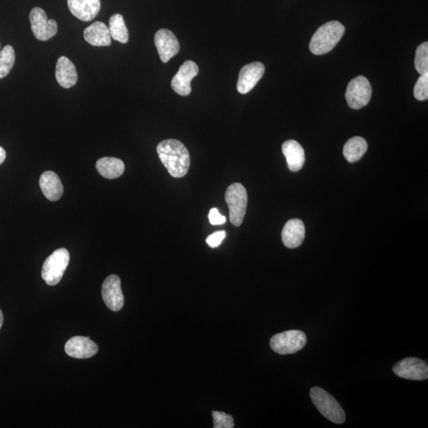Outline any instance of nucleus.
<instances>
[{
	"mask_svg": "<svg viewBox=\"0 0 428 428\" xmlns=\"http://www.w3.org/2000/svg\"><path fill=\"white\" fill-rule=\"evenodd\" d=\"M158 156L169 174L182 178L187 174L191 165L189 151L182 142L167 139L159 143L156 147Z\"/></svg>",
	"mask_w": 428,
	"mask_h": 428,
	"instance_id": "1",
	"label": "nucleus"
},
{
	"mask_svg": "<svg viewBox=\"0 0 428 428\" xmlns=\"http://www.w3.org/2000/svg\"><path fill=\"white\" fill-rule=\"evenodd\" d=\"M345 28L338 21L321 25L310 40L309 49L314 55H323L332 51L343 38Z\"/></svg>",
	"mask_w": 428,
	"mask_h": 428,
	"instance_id": "2",
	"label": "nucleus"
},
{
	"mask_svg": "<svg viewBox=\"0 0 428 428\" xmlns=\"http://www.w3.org/2000/svg\"><path fill=\"white\" fill-rule=\"evenodd\" d=\"M310 397L320 414L328 420L338 425L345 422L346 415L342 407L328 392L320 387H313L310 390Z\"/></svg>",
	"mask_w": 428,
	"mask_h": 428,
	"instance_id": "3",
	"label": "nucleus"
},
{
	"mask_svg": "<svg viewBox=\"0 0 428 428\" xmlns=\"http://www.w3.org/2000/svg\"><path fill=\"white\" fill-rule=\"evenodd\" d=\"M226 201L229 208V218L234 226L242 225L247 211L248 193L241 183L235 182L227 188Z\"/></svg>",
	"mask_w": 428,
	"mask_h": 428,
	"instance_id": "4",
	"label": "nucleus"
},
{
	"mask_svg": "<svg viewBox=\"0 0 428 428\" xmlns=\"http://www.w3.org/2000/svg\"><path fill=\"white\" fill-rule=\"evenodd\" d=\"M70 254L67 249L56 250L45 259L42 270V277L49 285H58L69 266Z\"/></svg>",
	"mask_w": 428,
	"mask_h": 428,
	"instance_id": "5",
	"label": "nucleus"
},
{
	"mask_svg": "<svg viewBox=\"0 0 428 428\" xmlns=\"http://www.w3.org/2000/svg\"><path fill=\"white\" fill-rule=\"evenodd\" d=\"M307 335L302 331L289 330L272 336L270 345L279 355H290L298 353L307 345Z\"/></svg>",
	"mask_w": 428,
	"mask_h": 428,
	"instance_id": "6",
	"label": "nucleus"
},
{
	"mask_svg": "<svg viewBox=\"0 0 428 428\" xmlns=\"http://www.w3.org/2000/svg\"><path fill=\"white\" fill-rule=\"evenodd\" d=\"M371 95V85L364 75H359L350 81L345 95L348 106L354 110H359L368 105Z\"/></svg>",
	"mask_w": 428,
	"mask_h": 428,
	"instance_id": "7",
	"label": "nucleus"
},
{
	"mask_svg": "<svg viewBox=\"0 0 428 428\" xmlns=\"http://www.w3.org/2000/svg\"><path fill=\"white\" fill-rule=\"evenodd\" d=\"M29 21L34 37L42 42L54 38L58 33L57 22L54 19H48L47 13L42 8L32 9L29 14Z\"/></svg>",
	"mask_w": 428,
	"mask_h": 428,
	"instance_id": "8",
	"label": "nucleus"
},
{
	"mask_svg": "<svg viewBox=\"0 0 428 428\" xmlns=\"http://www.w3.org/2000/svg\"><path fill=\"white\" fill-rule=\"evenodd\" d=\"M392 371L400 378L422 381L428 378V366L425 361L417 358H406L397 361Z\"/></svg>",
	"mask_w": 428,
	"mask_h": 428,
	"instance_id": "9",
	"label": "nucleus"
},
{
	"mask_svg": "<svg viewBox=\"0 0 428 428\" xmlns=\"http://www.w3.org/2000/svg\"><path fill=\"white\" fill-rule=\"evenodd\" d=\"M102 296L106 307L114 312L120 311L124 305V296L121 288V279L118 275L107 277L102 287Z\"/></svg>",
	"mask_w": 428,
	"mask_h": 428,
	"instance_id": "10",
	"label": "nucleus"
},
{
	"mask_svg": "<svg viewBox=\"0 0 428 428\" xmlns=\"http://www.w3.org/2000/svg\"><path fill=\"white\" fill-rule=\"evenodd\" d=\"M154 43L163 63H167L180 52V43L174 33L169 29L158 30L155 34Z\"/></svg>",
	"mask_w": 428,
	"mask_h": 428,
	"instance_id": "11",
	"label": "nucleus"
},
{
	"mask_svg": "<svg viewBox=\"0 0 428 428\" xmlns=\"http://www.w3.org/2000/svg\"><path fill=\"white\" fill-rule=\"evenodd\" d=\"M198 71L200 69L193 61H185L172 78L171 84L172 89L181 96L189 95L191 93V81L198 75Z\"/></svg>",
	"mask_w": 428,
	"mask_h": 428,
	"instance_id": "12",
	"label": "nucleus"
},
{
	"mask_svg": "<svg viewBox=\"0 0 428 428\" xmlns=\"http://www.w3.org/2000/svg\"><path fill=\"white\" fill-rule=\"evenodd\" d=\"M265 73V66L261 62L248 64L239 73L237 91L242 95L250 93L261 80Z\"/></svg>",
	"mask_w": 428,
	"mask_h": 428,
	"instance_id": "13",
	"label": "nucleus"
},
{
	"mask_svg": "<svg viewBox=\"0 0 428 428\" xmlns=\"http://www.w3.org/2000/svg\"><path fill=\"white\" fill-rule=\"evenodd\" d=\"M66 354L75 359H89L99 351V346L89 337L74 336L65 344Z\"/></svg>",
	"mask_w": 428,
	"mask_h": 428,
	"instance_id": "14",
	"label": "nucleus"
},
{
	"mask_svg": "<svg viewBox=\"0 0 428 428\" xmlns=\"http://www.w3.org/2000/svg\"><path fill=\"white\" fill-rule=\"evenodd\" d=\"M68 6L75 17L84 22H90L100 12V0H68Z\"/></svg>",
	"mask_w": 428,
	"mask_h": 428,
	"instance_id": "15",
	"label": "nucleus"
},
{
	"mask_svg": "<svg viewBox=\"0 0 428 428\" xmlns=\"http://www.w3.org/2000/svg\"><path fill=\"white\" fill-rule=\"evenodd\" d=\"M305 237L304 223L300 219H292L285 223L282 232L284 246L288 248H296L302 246Z\"/></svg>",
	"mask_w": 428,
	"mask_h": 428,
	"instance_id": "16",
	"label": "nucleus"
},
{
	"mask_svg": "<svg viewBox=\"0 0 428 428\" xmlns=\"http://www.w3.org/2000/svg\"><path fill=\"white\" fill-rule=\"evenodd\" d=\"M39 185L45 197L51 202L59 200L63 195L62 183L59 176L52 171H45L40 176Z\"/></svg>",
	"mask_w": 428,
	"mask_h": 428,
	"instance_id": "17",
	"label": "nucleus"
},
{
	"mask_svg": "<svg viewBox=\"0 0 428 428\" xmlns=\"http://www.w3.org/2000/svg\"><path fill=\"white\" fill-rule=\"evenodd\" d=\"M56 79L62 88H73L78 80V71L71 61L66 57H60L56 65Z\"/></svg>",
	"mask_w": 428,
	"mask_h": 428,
	"instance_id": "18",
	"label": "nucleus"
},
{
	"mask_svg": "<svg viewBox=\"0 0 428 428\" xmlns=\"http://www.w3.org/2000/svg\"><path fill=\"white\" fill-rule=\"evenodd\" d=\"M282 150L290 171H298L302 169L305 161V155L302 146L298 141L289 140L284 142Z\"/></svg>",
	"mask_w": 428,
	"mask_h": 428,
	"instance_id": "19",
	"label": "nucleus"
},
{
	"mask_svg": "<svg viewBox=\"0 0 428 428\" xmlns=\"http://www.w3.org/2000/svg\"><path fill=\"white\" fill-rule=\"evenodd\" d=\"M84 37L93 47H110L112 43L109 28L102 22H95L86 27Z\"/></svg>",
	"mask_w": 428,
	"mask_h": 428,
	"instance_id": "20",
	"label": "nucleus"
},
{
	"mask_svg": "<svg viewBox=\"0 0 428 428\" xmlns=\"http://www.w3.org/2000/svg\"><path fill=\"white\" fill-rule=\"evenodd\" d=\"M96 169L102 176L108 180H114L123 174L125 165L118 158L104 157L97 161Z\"/></svg>",
	"mask_w": 428,
	"mask_h": 428,
	"instance_id": "21",
	"label": "nucleus"
},
{
	"mask_svg": "<svg viewBox=\"0 0 428 428\" xmlns=\"http://www.w3.org/2000/svg\"><path fill=\"white\" fill-rule=\"evenodd\" d=\"M368 142L361 136H354L346 141L344 147V156L349 163L359 161L368 151Z\"/></svg>",
	"mask_w": 428,
	"mask_h": 428,
	"instance_id": "22",
	"label": "nucleus"
},
{
	"mask_svg": "<svg viewBox=\"0 0 428 428\" xmlns=\"http://www.w3.org/2000/svg\"><path fill=\"white\" fill-rule=\"evenodd\" d=\"M109 32L110 37L122 44L129 42V32L126 27L123 16L120 14L112 15L109 20Z\"/></svg>",
	"mask_w": 428,
	"mask_h": 428,
	"instance_id": "23",
	"label": "nucleus"
},
{
	"mask_svg": "<svg viewBox=\"0 0 428 428\" xmlns=\"http://www.w3.org/2000/svg\"><path fill=\"white\" fill-rule=\"evenodd\" d=\"M14 49L12 45H6L0 51V80L6 78L14 67Z\"/></svg>",
	"mask_w": 428,
	"mask_h": 428,
	"instance_id": "24",
	"label": "nucleus"
},
{
	"mask_svg": "<svg viewBox=\"0 0 428 428\" xmlns=\"http://www.w3.org/2000/svg\"><path fill=\"white\" fill-rule=\"evenodd\" d=\"M415 67L420 75L428 73V43H424L416 51Z\"/></svg>",
	"mask_w": 428,
	"mask_h": 428,
	"instance_id": "25",
	"label": "nucleus"
},
{
	"mask_svg": "<svg viewBox=\"0 0 428 428\" xmlns=\"http://www.w3.org/2000/svg\"><path fill=\"white\" fill-rule=\"evenodd\" d=\"M214 428H233L234 420L231 415L226 412L213 411L212 412Z\"/></svg>",
	"mask_w": 428,
	"mask_h": 428,
	"instance_id": "26",
	"label": "nucleus"
},
{
	"mask_svg": "<svg viewBox=\"0 0 428 428\" xmlns=\"http://www.w3.org/2000/svg\"><path fill=\"white\" fill-rule=\"evenodd\" d=\"M414 96L419 101L428 99V73L421 75L418 79L414 88Z\"/></svg>",
	"mask_w": 428,
	"mask_h": 428,
	"instance_id": "27",
	"label": "nucleus"
},
{
	"mask_svg": "<svg viewBox=\"0 0 428 428\" xmlns=\"http://www.w3.org/2000/svg\"><path fill=\"white\" fill-rule=\"evenodd\" d=\"M226 237V231L215 232L206 238V243L211 248H215L221 246Z\"/></svg>",
	"mask_w": 428,
	"mask_h": 428,
	"instance_id": "28",
	"label": "nucleus"
},
{
	"mask_svg": "<svg viewBox=\"0 0 428 428\" xmlns=\"http://www.w3.org/2000/svg\"><path fill=\"white\" fill-rule=\"evenodd\" d=\"M209 220H210L211 225L219 226L226 223V217L222 216L217 208H213L209 213Z\"/></svg>",
	"mask_w": 428,
	"mask_h": 428,
	"instance_id": "29",
	"label": "nucleus"
},
{
	"mask_svg": "<svg viewBox=\"0 0 428 428\" xmlns=\"http://www.w3.org/2000/svg\"><path fill=\"white\" fill-rule=\"evenodd\" d=\"M6 151H5L1 146H0V165H1L5 159H6Z\"/></svg>",
	"mask_w": 428,
	"mask_h": 428,
	"instance_id": "30",
	"label": "nucleus"
},
{
	"mask_svg": "<svg viewBox=\"0 0 428 428\" xmlns=\"http://www.w3.org/2000/svg\"><path fill=\"white\" fill-rule=\"evenodd\" d=\"M3 324V315L1 309H0V329L2 328Z\"/></svg>",
	"mask_w": 428,
	"mask_h": 428,
	"instance_id": "31",
	"label": "nucleus"
},
{
	"mask_svg": "<svg viewBox=\"0 0 428 428\" xmlns=\"http://www.w3.org/2000/svg\"><path fill=\"white\" fill-rule=\"evenodd\" d=\"M0 47H1V45H0Z\"/></svg>",
	"mask_w": 428,
	"mask_h": 428,
	"instance_id": "32",
	"label": "nucleus"
}]
</instances>
